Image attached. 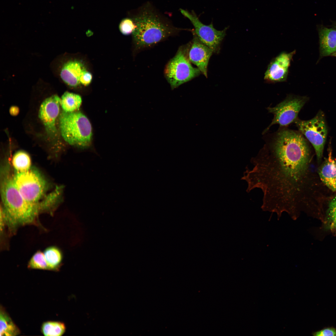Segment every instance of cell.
I'll return each mask as SVG.
<instances>
[{"instance_id": "cell-19", "label": "cell", "mask_w": 336, "mask_h": 336, "mask_svg": "<svg viewBox=\"0 0 336 336\" xmlns=\"http://www.w3.org/2000/svg\"><path fill=\"white\" fill-rule=\"evenodd\" d=\"M12 162L16 172L25 171L30 168L31 159L29 155L25 151L20 150L16 152L13 156Z\"/></svg>"}, {"instance_id": "cell-18", "label": "cell", "mask_w": 336, "mask_h": 336, "mask_svg": "<svg viewBox=\"0 0 336 336\" xmlns=\"http://www.w3.org/2000/svg\"><path fill=\"white\" fill-rule=\"evenodd\" d=\"M43 253L49 270L58 269L63 259V254L60 250L56 246H51L46 248Z\"/></svg>"}, {"instance_id": "cell-3", "label": "cell", "mask_w": 336, "mask_h": 336, "mask_svg": "<svg viewBox=\"0 0 336 336\" xmlns=\"http://www.w3.org/2000/svg\"><path fill=\"white\" fill-rule=\"evenodd\" d=\"M8 169L7 167L2 169L1 181L2 208L7 221L14 227L32 223L37 215L39 207L37 203L30 202L23 198Z\"/></svg>"}, {"instance_id": "cell-27", "label": "cell", "mask_w": 336, "mask_h": 336, "mask_svg": "<svg viewBox=\"0 0 336 336\" xmlns=\"http://www.w3.org/2000/svg\"><path fill=\"white\" fill-rule=\"evenodd\" d=\"M331 56L336 57V52L332 54Z\"/></svg>"}, {"instance_id": "cell-16", "label": "cell", "mask_w": 336, "mask_h": 336, "mask_svg": "<svg viewBox=\"0 0 336 336\" xmlns=\"http://www.w3.org/2000/svg\"><path fill=\"white\" fill-rule=\"evenodd\" d=\"M0 336H16L20 334V330L8 314L1 307L0 314Z\"/></svg>"}, {"instance_id": "cell-2", "label": "cell", "mask_w": 336, "mask_h": 336, "mask_svg": "<svg viewBox=\"0 0 336 336\" xmlns=\"http://www.w3.org/2000/svg\"><path fill=\"white\" fill-rule=\"evenodd\" d=\"M130 17L135 25L132 35L135 50L137 51L176 35L181 30L174 26L149 2L137 9Z\"/></svg>"}, {"instance_id": "cell-13", "label": "cell", "mask_w": 336, "mask_h": 336, "mask_svg": "<svg viewBox=\"0 0 336 336\" xmlns=\"http://www.w3.org/2000/svg\"><path fill=\"white\" fill-rule=\"evenodd\" d=\"M86 70V68L82 62L77 60H71L63 64L60 75L62 79L67 85L71 87H76L80 84V77Z\"/></svg>"}, {"instance_id": "cell-21", "label": "cell", "mask_w": 336, "mask_h": 336, "mask_svg": "<svg viewBox=\"0 0 336 336\" xmlns=\"http://www.w3.org/2000/svg\"><path fill=\"white\" fill-rule=\"evenodd\" d=\"M65 329V324L62 322L49 321L43 323L41 331L44 336H60L64 333Z\"/></svg>"}, {"instance_id": "cell-7", "label": "cell", "mask_w": 336, "mask_h": 336, "mask_svg": "<svg viewBox=\"0 0 336 336\" xmlns=\"http://www.w3.org/2000/svg\"><path fill=\"white\" fill-rule=\"evenodd\" d=\"M300 131L310 142L315 149L318 161L321 159L326 139L328 129L324 115L319 111L312 119L294 122Z\"/></svg>"}, {"instance_id": "cell-25", "label": "cell", "mask_w": 336, "mask_h": 336, "mask_svg": "<svg viewBox=\"0 0 336 336\" xmlns=\"http://www.w3.org/2000/svg\"><path fill=\"white\" fill-rule=\"evenodd\" d=\"M92 79V74L86 70L82 74L80 79V82L83 85L87 86L90 83Z\"/></svg>"}, {"instance_id": "cell-29", "label": "cell", "mask_w": 336, "mask_h": 336, "mask_svg": "<svg viewBox=\"0 0 336 336\" xmlns=\"http://www.w3.org/2000/svg\"></svg>"}, {"instance_id": "cell-1", "label": "cell", "mask_w": 336, "mask_h": 336, "mask_svg": "<svg viewBox=\"0 0 336 336\" xmlns=\"http://www.w3.org/2000/svg\"><path fill=\"white\" fill-rule=\"evenodd\" d=\"M310 150L300 132L282 127L258 154L250 159L241 180L250 193L259 189L262 208L279 213L295 215L301 209L305 196Z\"/></svg>"}, {"instance_id": "cell-6", "label": "cell", "mask_w": 336, "mask_h": 336, "mask_svg": "<svg viewBox=\"0 0 336 336\" xmlns=\"http://www.w3.org/2000/svg\"><path fill=\"white\" fill-rule=\"evenodd\" d=\"M13 178L15 185L23 198L32 203H37L47 189L44 178L39 171L34 169L16 172Z\"/></svg>"}, {"instance_id": "cell-17", "label": "cell", "mask_w": 336, "mask_h": 336, "mask_svg": "<svg viewBox=\"0 0 336 336\" xmlns=\"http://www.w3.org/2000/svg\"><path fill=\"white\" fill-rule=\"evenodd\" d=\"M82 102L81 96L79 95L65 92L60 98V106L63 111L72 112L79 109Z\"/></svg>"}, {"instance_id": "cell-4", "label": "cell", "mask_w": 336, "mask_h": 336, "mask_svg": "<svg viewBox=\"0 0 336 336\" xmlns=\"http://www.w3.org/2000/svg\"><path fill=\"white\" fill-rule=\"evenodd\" d=\"M59 128L61 136L69 144L80 147L89 146L92 133L91 124L82 113L75 111L60 114Z\"/></svg>"}, {"instance_id": "cell-11", "label": "cell", "mask_w": 336, "mask_h": 336, "mask_svg": "<svg viewBox=\"0 0 336 336\" xmlns=\"http://www.w3.org/2000/svg\"><path fill=\"white\" fill-rule=\"evenodd\" d=\"M296 52V50L290 53L283 51L273 58L264 73L265 81L268 83L286 81L291 61Z\"/></svg>"}, {"instance_id": "cell-12", "label": "cell", "mask_w": 336, "mask_h": 336, "mask_svg": "<svg viewBox=\"0 0 336 336\" xmlns=\"http://www.w3.org/2000/svg\"><path fill=\"white\" fill-rule=\"evenodd\" d=\"M192 40L186 45L189 60L207 77V68L212 50L203 43L194 34Z\"/></svg>"}, {"instance_id": "cell-8", "label": "cell", "mask_w": 336, "mask_h": 336, "mask_svg": "<svg viewBox=\"0 0 336 336\" xmlns=\"http://www.w3.org/2000/svg\"><path fill=\"white\" fill-rule=\"evenodd\" d=\"M308 100L306 96L289 95L276 106L267 108L268 112L274 116L271 123L265 129L263 133H266L273 125L278 124L280 127H286L295 122L298 119L300 111Z\"/></svg>"}, {"instance_id": "cell-28", "label": "cell", "mask_w": 336, "mask_h": 336, "mask_svg": "<svg viewBox=\"0 0 336 336\" xmlns=\"http://www.w3.org/2000/svg\"><path fill=\"white\" fill-rule=\"evenodd\" d=\"M333 26L334 27V28L336 29V23H335Z\"/></svg>"}, {"instance_id": "cell-9", "label": "cell", "mask_w": 336, "mask_h": 336, "mask_svg": "<svg viewBox=\"0 0 336 336\" xmlns=\"http://www.w3.org/2000/svg\"><path fill=\"white\" fill-rule=\"evenodd\" d=\"M180 11L184 16L190 20L194 26V30H192L193 34L211 49L213 53L219 52L220 45L226 35L227 27L222 30H217L214 27L212 23L209 25L203 23L193 11L190 12L182 9H180Z\"/></svg>"}, {"instance_id": "cell-20", "label": "cell", "mask_w": 336, "mask_h": 336, "mask_svg": "<svg viewBox=\"0 0 336 336\" xmlns=\"http://www.w3.org/2000/svg\"><path fill=\"white\" fill-rule=\"evenodd\" d=\"M322 222L325 228L336 236V197L329 203Z\"/></svg>"}, {"instance_id": "cell-14", "label": "cell", "mask_w": 336, "mask_h": 336, "mask_svg": "<svg viewBox=\"0 0 336 336\" xmlns=\"http://www.w3.org/2000/svg\"><path fill=\"white\" fill-rule=\"evenodd\" d=\"M318 33L320 58L331 56L336 52V29L321 26Z\"/></svg>"}, {"instance_id": "cell-15", "label": "cell", "mask_w": 336, "mask_h": 336, "mask_svg": "<svg viewBox=\"0 0 336 336\" xmlns=\"http://www.w3.org/2000/svg\"><path fill=\"white\" fill-rule=\"evenodd\" d=\"M319 174L321 180L330 190L336 191V162L330 152L319 169Z\"/></svg>"}, {"instance_id": "cell-24", "label": "cell", "mask_w": 336, "mask_h": 336, "mask_svg": "<svg viewBox=\"0 0 336 336\" xmlns=\"http://www.w3.org/2000/svg\"><path fill=\"white\" fill-rule=\"evenodd\" d=\"M314 336H336V328L333 327H325L312 333Z\"/></svg>"}, {"instance_id": "cell-23", "label": "cell", "mask_w": 336, "mask_h": 336, "mask_svg": "<svg viewBox=\"0 0 336 336\" xmlns=\"http://www.w3.org/2000/svg\"><path fill=\"white\" fill-rule=\"evenodd\" d=\"M120 31L124 35L132 34L135 28V23L130 17L123 19L119 25Z\"/></svg>"}, {"instance_id": "cell-22", "label": "cell", "mask_w": 336, "mask_h": 336, "mask_svg": "<svg viewBox=\"0 0 336 336\" xmlns=\"http://www.w3.org/2000/svg\"><path fill=\"white\" fill-rule=\"evenodd\" d=\"M28 267L31 269L49 270L44 253L40 250L33 255L28 262Z\"/></svg>"}, {"instance_id": "cell-26", "label": "cell", "mask_w": 336, "mask_h": 336, "mask_svg": "<svg viewBox=\"0 0 336 336\" xmlns=\"http://www.w3.org/2000/svg\"><path fill=\"white\" fill-rule=\"evenodd\" d=\"M10 114L12 116L17 115L19 112V109L18 107L16 106H11L9 109Z\"/></svg>"}, {"instance_id": "cell-10", "label": "cell", "mask_w": 336, "mask_h": 336, "mask_svg": "<svg viewBox=\"0 0 336 336\" xmlns=\"http://www.w3.org/2000/svg\"><path fill=\"white\" fill-rule=\"evenodd\" d=\"M60 105V98L54 95L43 101L39 110V117L47 134L53 139L57 136L56 122L59 113Z\"/></svg>"}, {"instance_id": "cell-5", "label": "cell", "mask_w": 336, "mask_h": 336, "mask_svg": "<svg viewBox=\"0 0 336 336\" xmlns=\"http://www.w3.org/2000/svg\"><path fill=\"white\" fill-rule=\"evenodd\" d=\"M164 73L173 90L198 76L201 72L191 65L188 57L185 45L180 47L175 56L168 62Z\"/></svg>"}]
</instances>
